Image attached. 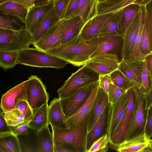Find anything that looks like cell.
Returning <instances> with one entry per match:
<instances>
[{"label":"cell","instance_id":"obj_28","mask_svg":"<svg viewBox=\"0 0 152 152\" xmlns=\"http://www.w3.org/2000/svg\"><path fill=\"white\" fill-rule=\"evenodd\" d=\"M49 124L36 134L37 137V152H53L54 145L52 133L50 131Z\"/></svg>","mask_w":152,"mask_h":152},{"label":"cell","instance_id":"obj_50","mask_svg":"<svg viewBox=\"0 0 152 152\" xmlns=\"http://www.w3.org/2000/svg\"><path fill=\"white\" fill-rule=\"evenodd\" d=\"M12 127L9 126L4 117V113L0 111V134L11 132Z\"/></svg>","mask_w":152,"mask_h":152},{"label":"cell","instance_id":"obj_9","mask_svg":"<svg viewBox=\"0 0 152 152\" xmlns=\"http://www.w3.org/2000/svg\"><path fill=\"white\" fill-rule=\"evenodd\" d=\"M28 79L27 100L33 111L44 104H48L49 94L46 86L37 76L31 75Z\"/></svg>","mask_w":152,"mask_h":152},{"label":"cell","instance_id":"obj_55","mask_svg":"<svg viewBox=\"0 0 152 152\" xmlns=\"http://www.w3.org/2000/svg\"><path fill=\"white\" fill-rule=\"evenodd\" d=\"M152 0H136L133 3L138 4L140 6L145 5Z\"/></svg>","mask_w":152,"mask_h":152},{"label":"cell","instance_id":"obj_1","mask_svg":"<svg viewBox=\"0 0 152 152\" xmlns=\"http://www.w3.org/2000/svg\"><path fill=\"white\" fill-rule=\"evenodd\" d=\"M97 46V37L83 40L79 35L65 43L46 52L75 66L83 65L90 59Z\"/></svg>","mask_w":152,"mask_h":152},{"label":"cell","instance_id":"obj_29","mask_svg":"<svg viewBox=\"0 0 152 152\" xmlns=\"http://www.w3.org/2000/svg\"><path fill=\"white\" fill-rule=\"evenodd\" d=\"M151 139L144 134L129 140H125L117 147L116 150L119 152H142L148 145Z\"/></svg>","mask_w":152,"mask_h":152},{"label":"cell","instance_id":"obj_40","mask_svg":"<svg viewBox=\"0 0 152 152\" xmlns=\"http://www.w3.org/2000/svg\"><path fill=\"white\" fill-rule=\"evenodd\" d=\"M152 86L151 77L148 66L145 60L142 76V86L139 88L143 94H146L150 90Z\"/></svg>","mask_w":152,"mask_h":152},{"label":"cell","instance_id":"obj_21","mask_svg":"<svg viewBox=\"0 0 152 152\" xmlns=\"http://www.w3.org/2000/svg\"><path fill=\"white\" fill-rule=\"evenodd\" d=\"M140 21V10L125 34L124 37L123 59L132 56L133 51Z\"/></svg>","mask_w":152,"mask_h":152},{"label":"cell","instance_id":"obj_24","mask_svg":"<svg viewBox=\"0 0 152 152\" xmlns=\"http://www.w3.org/2000/svg\"><path fill=\"white\" fill-rule=\"evenodd\" d=\"M60 20L56 14L53 4L44 17L32 34L33 44L38 41L50 28Z\"/></svg>","mask_w":152,"mask_h":152},{"label":"cell","instance_id":"obj_34","mask_svg":"<svg viewBox=\"0 0 152 152\" xmlns=\"http://www.w3.org/2000/svg\"><path fill=\"white\" fill-rule=\"evenodd\" d=\"M0 28L13 31L27 29L26 23L18 18L2 14L0 16Z\"/></svg>","mask_w":152,"mask_h":152},{"label":"cell","instance_id":"obj_60","mask_svg":"<svg viewBox=\"0 0 152 152\" xmlns=\"http://www.w3.org/2000/svg\"><path fill=\"white\" fill-rule=\"evenodd\" d=\"M106 0H96L97 3L101 2H102Z\"/></svg>","mask_w":152,"mask_h":152},{"label":"cell","instance_id":"obj_59","mask_svg":"<svg viewBox=\"0 0 152 152\" xmlns=\"http://www.w3.org/2000/svg\"><path fill=\"white\" fill-rule=\"evenodd\" d=\"M149 145L152 148V139H150L149 142Z\"/></svg>","mask_w":152,"mask_h":152},{"label":"cell","instance_id":"obj_44","mask_svg":"<svg viewBox=\"0 0 152 152\" xmlns=\"http://www.w3.org/2000/svg\"><path fill=\"white\" fill-rule=\"evenodd\" d=\"M80 0H69L65 10L62 19L70 18L78 7Z\"/></svg>","mask_w":152,"mask_h":152},{"label":"cell","instance_id":"obj_54","mask_svg":"<svg viewBox=\"0 0 152 152\" xmlns=\"http://www.w3.org/2000/svg\"><path fill=\"white\" fill-rule=\"evenodd\" d=\"M147 107V109L149 108L152 104V86L149 92L146 94Z\"/></svg>","mask_w":152,"mask_h":152},{"label":"cell","instance_id":"obj_63","mask_svg":"<svg viewBox=\"0 0 152 152\" xmlns=\"http://www.w3.org/2000/svg\"><path fill=\"white\" fill-rule=\"evenodd\" d=\"M57 0H54L53 1L54 2L55 1H57Z\"/></svg>","mask_w":152,"mask_h":152},{"label":"cell","instance_id":"obj_6","mask_svg":"<svg viewBox=\"0 0 152 152\" xmlns=\"http://www.w3.org/2000/svg\"><path fill=\"white\" fill-rule=\"evenodd\" d=\"M32 44V35L27 29L13 31L0 28V50L19 52Z\"/></svg>","mask_w":152,"mask_h":152},{"label":"cell","instance_id":"obj_26","mask_svg":"<svg viewBox=\"0 0 152 152\" xmlns=\"http://www.w3.org/2000/svg\"><path fill=\"white\" fill-rule=\"evenodd\" d=\"M48 104H44L33 111V115L28 123L30 129L36 133L49 124L48 119Z\"/></svg>","mask_w":152,"mask_h":152},{"label":"cell","instance_id":"obj_57","mask_svg":"<svg viewBox=\"0 0 152 152\" xmlns=\"http://www.w3.org/2000/svg\"><path fill=\"white\" fill-rule=\"evenodd\" d=\"M47 1V0H35V4H38Z\"/></svg>","mask_w":152,"mask_h":152},{"label":"cell","instance_id":"obj_3","mask_svg":"<svg viewBox=\"0 0 152 152\" xmlns=\"http://www.w3.org/2000/svg\"><path fill=\"white\" fill-rule=\"evenodd\" d=\"M69 62L36 48L28 47L19 52L18 64L39 68H63Z\"/></svg>","mask_w":152,"mask_h":152},{"label":"cell","instance_id":"obj_41","mask_svg":"<svg viewBox=\"0 0 152 152\" xmlns=\"http://www.w3.org/2000/svg\"><path fill=\"white\" fill-rule=\"evenodd\" d=\"M108 139L106 134L94 142L87 152H106L108 150Z\"/></svg>","mask_w":152,"mask_h":152},{"label":"cell","instance_id":"obj_35","mask_svg":"<svg viewBox=\"0 0 152 152\" xmlns=\"http://www.w3.org/2000/svg\"><path fill=\"white\" fill-rule=\"evenodd\" d=\"M19 52L0 50V66L4 70L13 68L18 64Z\"/></svg>","mask_w":152,"mask_h":152},{"label":"cell","instance_id":"obj_46","mask_svg":"<svg viewBox=\"0 0 152 152\" xmlns=\"http://www.w3.org/2000/svg\"><path fill=\"white\" fill-rule=\"evenodd\" d=\"M110 74L99 75L98 81V86L102 88L107 94L110 83L111 82Z\"/></svg>","mask_w":152,"mask_h":152},{"label":"cell","instance_id":"obj_2","mask_svg":"<svg viewBox=\"0 0 152 152\" xmlns=\"http://www.w3.org/2000/svg\"><path fill=\"white\" fill-rule=\"evenodd\" d=\"M89 113L78 125L72 129L51 127L54 148L66 146L76 152H87Z\"/></svg>","mask_w":152,"mask_h":152},{"label":"cell","instance_id":"obj_13","mask_svg":"<svg viewBox=\"0 0 152 152\" xmlns=\"http://www.w3.org/2000/svg\"><path fill=\"white\" fill-rule=\"evenodd\" d=\"M28 83V79L10 89L2 96L0 106L2 113L15 109L18 103L22 100L27 101Z\"/></svg>","mask_w":152,"mask_h":152},{"label":"cell","instance_id":"obj_37","mask_svg":"<svg viewBox=\"0 0 152 152\" xmlns=\"http://www.w3.org/2000/svg\"><path fill=\"white\" fill-rule=\"evenodd\" d=\"M140 21L137 37L132 53V56L142 60H144L143 57L140 50V44L141 36L144 25L146 14V10L145 5L140 6Z\"/></svg>","mask_w":152,"mask_h":152},{"label":"cell","instance_id":"obj_31","mask_svg":"<svg viewBox=\"0 0 152 152\" xmlns=\"http://www.w3.org/2000/svg\"><path fill=\"white\" fill-rule=\"evenodd\" d=\"M96 0H80L73 16H80L85 23L96 15Z\"/></svg>","mask_w":152,"mask_h":152},{"label":"cell","instance_id":"obj_51","mask_svg":"<svg viewBox=\"0 0 152 152\" xmlns=\"http://www.w3.org/2000/svg\"><path fill=\"white\" fill-rule=\"evenodd\" d=\"M20 4L28 11L35 5V0H10Z\"/></svg>","mask_w":152,"mask_h":152},{"label":"cell","instance_id":"obj_32","mask_svg":"<svg viewBox=\"0 0 152 152\" xmlns=\"http://www.w3.org/2000/svg\"><path fill=\"white\" fill-rule=\"evenodd\" d=\"M140 7L139 5L133 3L122 8L121 24L124 38L128 28L139 11Z\"/></svg>","mask_w":152,"mask_h":152},{"label":"cell","instance_id":"obj_49","mask_svg":"<svg viewBox=\"0 0 152 152\" xmlns=\"http://www.w3.org/2000/svg\"><path fill=\"white\" fill-rule=\"evenodd\" d=\"M29 129L28 123H25L12 127L11 131L14 134L18 136L26 134Z\"/></svg>","mask_w":152,"mask_h":152},{"label":"cell","instance_id":"obj_16","mask_svg":"<svg viewBox=\"0 0 152 152\" xmlns=\"http://www.w3.org/2000/svg\"><path fill=\"white\" fill-rule=\"evenodd\" d=\"M114 12L96 14L86 22L79 36L83 40H87L98 37L104 24Z\"/></svg>","mask_w":152,"mask_h":152},{"label":"cell","instance_id":"obj_33","mask_svg":"<svg viewBox=\"0 0 152 152\" xmlns=\"http://www.w3.org/2000/svg\"><path fill=\"white\" fill-rule=\"evenodd\" d=\"M136 0H121L111 2L103 1L97 3L96 7V14L115 12L126 6L133 3Z\"/></svg>","mask_w":152,"mask_h":152},{"label":"cell","instance_id":"obj_36","mask_svg":"<svg viewBox=\"0 0 152 152\" xmlns=\"http://www.w3.org/2000/svg\"><path fill=\"white\" fill-rule=\"evenodd\" d=\"M140 50L141 54L144 57L147 55L152 53L150 42L148 26L146 11L141 36Z\"/></svg>","mask_w":152,"mask_h":152},{"label":"cell","instance_id":"obj_20","mask_svg":"<svg viewBox=\"0 0 152 152\" xmlns=\"http://www.w3.org/2000/svg\"><path fill=\"white\" fill-rule=\"evenodd\" d=\"M98 85L96 86L84 104L72 115L66 118V128L72 129L78 125L89 113L97 94Z\"/></svg>","mask_w":152,"mask_h":152},{"label":"cell","instance_id":"obj_18","mask_svg":"<svg viewBox=\"0 0 152 152\" xmlns=\"http://www.w3.org/2000/svg\"><path fill=\"white\" fill-rule=\"evenodd\" d=\"M54 2L47 1L35 4L28 12L26 20L27 29L33 34L45 14L51 9Z\"/></svg>","mask_w":152,"mask_h":152},{"label":"cell","instance_id":"obj_53","mask_svg":"<svg viewBox=\"0 0 152 152\" xmlns=\"http://www.w3.org/2000/svg\"><path fill=\"white\" fill-rule=\"evenodd\" d=\"M53 152H76L72 148L66 146H60L55 147Z\"/></svg>","mask_w":152,"mask_h":152},{"label":"cell","instance_id":"obj_27","mask_svg":"<svg viewBox=\"0 0 152 152\" xmlns=\"http://www.w3.org/2000/svg\"><path fill=\"white\" fill-rule=\"evenodd\" d=\"M0 10L1 14L17 17L26 23L28 11L23 6L10 0H6L0 4Z\"/></svg>","mask_w":152,"mask_h":152},{"label":"cell","instance_id":"obj_58","mask_svg":"<svg viewBox=\"0 0 152 152\" xmlns=\"http://www.w3.org/2000/svg\"><path fill=\"white\" fill-rule=\"evenodd\" d=\"M121 0H106L105 2H111L120 1Z\"/></svg>","mask_w":152,"mask_h":152},{"label":"cell","instance_id":"obj_14","mask_svg":"<svg viewBox=\"0 0 152 152\" xmlns=\"http://www.w3.org/2000/svg\"><path fill=\"white\" fill-rule=\"evenodd\" d=\"M144 60L133 56L124 58L120 62L118 68L139 88L142 86Z\"/></svg>","mask_w":152,"mask_h":152},{"label":"cell","instance_id":"obj_4","mask_svg":"<svg viewBox=\"0 0 152 152\" xmlns=\"http://www.w3.org/2000/svg\"><path fill=\"white\" fill-rule=\"evenodd\" d=\"M99 75L86 64L72 74L58 89V98H65L80 88L98 81Z\"/></svg>","mask_w":152,"mask_h":152},{"label":"cell","instance_id":"obj_11","mask_svg":"<svg viewBox=\"0 0 152 152\" xmlns=\"http://www.w3.org/2000/svg\"><path fill=\"white\" fill-rule=\"evenodd\" d=\"M124 38L122 36H108L97 37V47L90 58L105 54L116 55L121 62L123 57Z\"/></svg>","mask_w":152,"mask_h":152},{"label":"cell","instance_id":"obj_45","mask_svg":"<svg viewBox=\"0 0 152 152\" xmlns=\"http://www.w3.org/2000/svg\"><path fill=\"white\" fill-rule=\"evenodd\" d=\"M145 6L148 23L150 42L152 51V0Z\"/></svg>","mask_w":152,"mask_h":152},{"label":"cell","instance_id":"obj_22","mask_svg":"<svg viewBox=\"0 0 152 152\" xmlns=\"http://www.w3.org/2000/svg\"><path fill=\"white\" fill-rule=\"evenodd\" d=\"M48 119L51 127L66 128V117L58 98H55L50 102L48 107Z\"/></svg>","mask_w":152,"mask_h":152},{"label":"cell","instance_id":"obj_39","mask_svg":"<svg viewBox=\"0 0 152 152\" xmlns=\"http://www.w3.org/2000/svg\"><path fill=\"white\" fill-rule=\"evenodd\" d=\"M4 115L8 125L11 127L28 123L25 121L22 112L17 108L4 113Z\"/></svg>","mask_w":152,"mask_h":152},{"label":"cell","instance_id":"obj_42","mask_svg":"<svg viewBox=\"0 0 152 152\" xmlns=\"http://www.w3.org/2000/svg\"><path fill=\"white\" fill-rule=\"evenodd\" d=\"M126 91L116 86L111 82L109 85L107 94L109 103H115Z\"/></svg>","mask_w":152,"mask_h":152},{"label":"cell","instance_id":"obj_43","mask_svg":"<svg viewBox=\"0 0 152 152\" xmlns=\"http://www.w3.org/2000/svg\"><path fill=\"white\" fill-rule=\"evenodd\" d=\"M16 108L21 111L27 122L28 123L31 120L33 115V112L27 101L22 100L20 101L17 104Z\"/></svg>","mask_w":152,"mask_h":152},{"label":"cell","instance_id":"obj_10","mask_svg":"<svg viewBox=\"0 0 152 152\" xmlns=\"http://www.w3.org/2000/svg\"><path fill=\"white\" fill-rule=\"evenodd\" d=\"M127 103L126 92L116 102L109 103L107 129L109 142L118 129L125 113Z\"/></svg>","mask_w":152,"mask_h":152},{"label":"cell","instance_id":"obj_17","mask_svg":"<svg viewBox=\"0 0 152 152\" xmlns=\"http://www.w3.org/2000/svg\"><path fill=\"white\" fill-rule=\"evenodd\" d=\"M61 33V44L66 43L78 36L85 22L78 16L63 19Z\"/></svg>","mask_w":152,"mask_h":152},{"label":"cell","instance_id":"obj_19","mask_svg":"<svg viewBox=\"0 0 152 152\" xmlns=\"http://www.w3.org/2000/svg\"><path fill=\"white\" fill-rule=\"evenodd\" d=\"M109 104L107 94L98 86L96 97L89 113L88 132L94 127Z\"/></svg>","mask_w":152,"mask_h":152},{"label":"cell","instance_id":"obj_15","mask_svg":"<svg viewBox=\"0 0 152 152\" xmlns=\"http://www.w3.org/2000/svg\"><path fill=\"white\" fill-rule=\"evenodd\" d=\"M64 19L50 28L42 37L33 44L37 49L46 52L61 45L60 33Z\"/></svg>","mask_w":152,"mask_h":152},{"label":"cell","instance_id":"obj_8","mask_svg":"<svg viewBox=\"0 0 152 152\" xmlns=\"http://www.w3.org/2000/svg\"><path fill=\"white\" fill-rule=\"evenodd\" d=\"M98 81L83 87L68 96L60 99L63 111L66 118L75 113L91 94Z\"/></svg>","mask_w":152,"mask_h":152},{"label":"cell","instance_id":"obj_61","mask_svg":"<svg viewBox=\"0 0 152 152\" xmlns=\"http://www.w3.org/2000/svg\"><path fill=\"white\" fill-rule=\"evenodd\" d=\"M6 0H0V4L2 3Z\"/></svg>","mask_w":152,"mask_h":152},{"label":"cell","instance_id":"obj_12","mask_svg":"<svg viewBox=\"0 0 152 152\" xmlns=\"http://www.w3.org/2000/svg\"><path fill=\"white\" fill-rule=\"evenodd\" d=\"M120 62L116 55L107 53L90 58L85 64L100 75L110 74L118 69Z\"/></svg>","mask_w":152,"mask_h":152},{"label":"cell","instance_id":"obj_5","mask_svg":"<svg viewBox=\"0 0 152 152\" xmlns=\"http://www.w3.org/2000/svg\"><path fill=\"white\" fill-rule=\"evenodd\" d=\"M135 89L136 95L135 107L125 140H129L145 134L148 110L146 108V94L142 93L135 86Z\"/></svg>","mask_w":152,"mask_h":152},{"label":"cell","instance_id":"obj_52","mask_svg":"<svg viewBox=\"0 0 152 152\" xmlns=\"http://www.w3.org/2000/svg\"><path fill=\"white\" fill-rule=\"evenodd\" d=\"M150 71L152 83V53L147 55L144 57Z\"/></svg>","mask_w":152,"mask_h":152},{"label":"cell","instance_id":"obj_23","mask_svg":"<svg viewBox=\"0 0 152 152\" xmlns=\"http://www.w3.org/2000/svg\"><path fill=\"white\" fill-rule=\"evenodd\" d=\"M122 8L114 12L106 21L98 37L118 36L124 37L122 30L121 19Z\"/></svg>","mask_w":152,"mask_h":152},{"label":"cell","instance_id":"obj_25","mask_svg":"<svg viewBox=\"0 0 152 152\" xmlns=\"http://www.w3.org/2000/svg\"><path fill=\"white\" fill-rule=\"evenodd\" d=\"M108 106L104 110L94 127L88 132L86 146L87 152L94 142L107 133Z\"/></svg>","mask_w":152,"mask_h":152},{"label":"cell","instance_id":"obj_7","mask_svg":"<svg viewBox=\"0 0 152 152\" xmlns=\"http://www.w3.org/2000/svg\"><path fill=\"white\" fill-rule=\"evenodd\" d=\"M134 85L126 91L127 103L126 111L118 130L109 142L110 146L116 150L125 140L126 134L132 119L136 99Z\"/></svg>","mask_w":152,"mask_h":152},{"label":"cell","instance_id":"obj_30","mask_svg":"<svg viewBox=\"0 0 152 152\" xmlns=\"http://www.w3.org/2000/svg\"><path fill=\"white\" fill-rule=\"evenodd\" d=\"M18 136L12 132L0 134V152H21Z\"/></svg>","mask_w":152,"mask_h":152},{"label":"cell","instance_id":"obj_38","mask_svg":"<svg viewBox=\"0 0 152 152\" xmlns=\"http://www.w3.org/2000/svg\"><path fill=\"white\" fill-rule=\"evenodd\" d=\"M112 82L121 89L126 91L134 84L118 69L110 74Z\"/></svg>","mask_w":152,"mask_h":152},{"label":"cell","instance_id":"obj_48","mask_svg":"<svg viewBox=\"0 0 152 152\" xmlns=\"http://www.w3.org/2000/svg\"><path fill=\"white\" fill-rule=\"evenodd\" d=\"M69 0H58L54 2L56 14L60 20L62 19Z\"/></svg>","mask_w":152,"mask_h":152},{"label":"cell","instance_id":"obj_56","mask_svg":"<svg viewBox=\"0 0 152 152\" xmlns=\"http://www.w3.org/2000/svg\"><path fill=\"white\" fill-rule=\"evenodd\" d=\"M142 152H152V148L148 144V145L142 151Z\"/></svg>","mask_w":152,"mask_h":152},{"label":"cell","instance_id":"obj_47","mask_svg":"<svg viewBox=\"0 0 152 152\" xmlns=\"http://www.w3.org/2000/svg\"><path fill=\"white\" fill-rule=\"evenodd\" d=\"M145 134L148 138L152 137V104L148 109L145 128Z\"/></svg>","mask_w":152,"mask_h":152},{"label":"cell","instance_id":"obj_62","mask_svg":"<svg viewBox=\"0 0 152 152\" xmlns=\"http://www.w3.org/2000/svg\"><path fill=\"white\" fill-rule=\"evenodd\" d=\"M47 1H53L54 0H47Z\"/></svg>","mask_w":152,"mask_h":152}]
</instances>
